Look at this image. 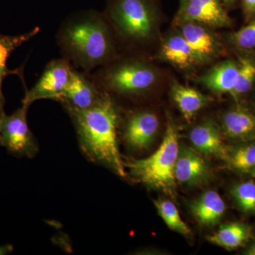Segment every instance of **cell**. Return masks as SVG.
<instances>
[{"instance_id": "1", "label": "cell", "mask_w": 255, "mask_h": 255, "mask_svg": "<svg viewBox=\"0 0 255 255\" xmlns=\"http://www.w3.org/2000/svg\"><path fill=\"white\" fill-rule=\"evenodd\" d=\"M113 28L105 14L88 10L72 14L57 32V44L64 59L90 75L115 59Z\"/></svg>"}, {"instance_id": "2", "label": "cell", "mask_w": 255, "mask_h": 255, "mask_svg": "<svg viewBox=\"0 0 255 255\" xmlns=\"http://www.w3.org/2000/svg\"><path fill=\"white\" fill-rule=\"evenodd\" d=\"M68 111L85 153L96 162L110 167L121 177L127 178L117 137L119 110L112 96L103 92L102 98L91 108Z\"/></svg>"}, {"instance_id": "3", "label": "cell", "mask_w": 255, "mask_h": 255, "mask_svg": "<svg viewBox=\"0 0 255 255\" xmlns=\"http://www.w3.org/2000/svg\"><path fill=\"white\" fill-rule=\"evenodd\" d=\"M178 139L177 127L168 116L165 134L159 148L147 158L124 163L138 182L174 199L177 195L174 170L179 148Z\"/></svg>"}, {"instance_id": "4", "label": "cell", "mask_w": 255, "mask_h": 255, "mask_svg": "<svg viewBox=\"0 0 255 255\" xmlns=\"http://www.w3.org/2000/svg\"><path fill=\"white\" fill-rule=\"evenodd\" d=\"M105 15L112 28L129 42L142 43L153 36L157 14L152 0H109Z\"/></svg>"}, {"instance_id": "5", "label": "cell", "mask_w": 255, "mask_h": 255, "mask_svg": "<svg viewBox=\"0 0 255 255\" xmlns=\"http://www.w3.org/2000/svg\"><path fill=\"white\" fill-rule=\"evenodd\" d=\"M101 91L135 95L150 90L157 80L150 66L138 60L112 62L87 75Z\"/></svg>"}, {"instance_id": "6", "label": "cell", "mask_w": 255, "mask_h": 255, "mask_svg": "<svg viewBox=\"0 0 255 255\" xmlns=\"http://www.w3.org/2000/svg\"><path fill=\"white\" fill-rule=\"evenodd\" d=\"M28 106L22 105L11 115L4 114L0 119L2 145L11 153L31 157L36 152L34 137L27 122Z\"/></svg>"}, {"instance_id": "7", "label": "cell", "mask_w": 255, "mask_h": 255, "mask_svg": "<svg viewBox=\"0 0 255 255\" xmlns=\"http://www.w3.org/2000/svg\"><path fill=\"white\" fill-rule=\"evenodd\" d=\"M73 67L68 60L60 58L46 65L41 78L30 90H26L22 105L29 107L39 100H59L68 85Z\"/></svg>"}, {"instance_id": "8", "label": "cell", "mask_w": 255, "mask_h": 255, "mask_svg": "<svg viewBox=\"0 0 255 255\" xmlns=\"http://www.w3.org/2000/svg\"><path fill=\"white\" fill-rule=\"evenodd\" d=\"M177 21H190L214 27H228L231 23L221 0H179Z\"/></svg>"}, {"instance_id": "9", "label": "cell", "mask_w": 255, "mask_h": 255, "mask_svg": "<svg viewBox=\"0 0 255 255\" xmlns=\"http://www.w3.org/2000/svg\"><path fill=\"white\" fill-rule=\"evenodd\" d=\"M103 95L91 78L73 68L66 88L59 100L67 110H85L91 108Z\"/></svg>"}, {"instance_id": "10", "label": "cell", "mask_w": 255, "mask_h": 255, "mask_svg": "<svg viewBox=\"0 0 255 255\" xmlns=\"http://www.w3.org/2000/svg\"><path fill=\"white\" fill-rule=\"evenodd\" d=\"M174 175L178 184L194 187L209 182L212 177V171L198 152L182 146L179 148Z\"/></svg>"}, {"instance_id": "11", "label": "cell", "mask_w": 255, "mask_h": 255, "mask_svg": "<svg viewBox=\"0 0 255 255\" xmlns=\"http://www.w3.org/2000/svg\"><path fill=\"white\" fill-rule=\"evenodd\" d=\"M159 127V119L152 112L142 111L132 114L126 124L124 140L131 148L144 150L155 140Z\"/></svg>"}, {"instance_id": "12", "label": "cell", "mask_w": 255, "mask_h": 255, "mask_svg": "<svg viewBox=\"0 0 255 255\" xmlns=\"http://www.w3.org/2000/svg\"><path fill=\"white\" fill-rule=\"evenodd\" d=\"M221 130L233 143L255 140V112L237 103L223 114Z\"/></svg>"}, {"instance_id": "13", "label": "cell", "mask_w": 255, "mask_h": 255, "mask_svg": "<svg viewBox=\"0 0 255 255\" xmlns=\"http://www.w3.org/2000/svg\"><path fill=\"white\" fill-rule=\"evenodd\" d=\"M179 33L195 51L200 63L212 59L221 52V45L214 34L201 23L177 21Z\"/></svg>"}, {"instance_id": "14", "label": "cell", "mask_w": 255, "mask_h": 255, "mask_svg": "<svg viewBox=\"0 0 255 255\" xmlns=\"http://www.w3.org/2000/svg\"><path fill=\"white\" fill-rule=\"evenodd\" d=\"M189 140L198 152L212 155L224 161L228 145L223 142L221 128L214 121L206 120L191 129Z\"/></svg>"}, {"instance_id": "15", "label": "cell", "mask_w": 255, "mask_h": 255, "mask_svg": "<svg viewBox=\"0 0 255 255\" xmlns=\"http://www.w3.org/2000/svg\"><path fill=\"white\" fill-rule=\"evenodd\" d=\"M189 209L199 224L205 227H213L222 219L226 206L219 193L210 190L191 201Z\"/></svg>"}, {"instance_id": "16", "label": "cell", "mask_w": 255, "mask_h": 255, "mask_svg": "<svg viewBox=\"0 0 255 255\" xmlns=\"http://www.w3.org/2000/svg\"><path fill=\"white\" fill-rule=\"evenodd\" d=\"M253 237V228L248 223L233 221L220 226L207 239L216 246L232 251L243 248Z\"/></svg>"}, {"instance_id": "17", "label": "cell", "mask_w": 255, "mask_h": 255, "mask_svg": "<svg viewBox=\"0 0 255 255\" xmlns=\"http://www.w3.org/2000/svg\"><path fill=\"white\" fill-rule=\"evenodd\" d=\"M238 78V62L226 60L203 75L199 82L216 93L230 95L237 84Z\"/></svg>"}, {"instance_id": "18", "label": "cell", "mask_w": 255, "mask_h": 255, "mask_svg": "<svg viewBox=\"0 0 255 255\" xmlns=\"http://www.w3.org/2000/svg\"><path fill=\"white\" fill-rule=\"evenodd\" d=\"M224 162L239 175L255 177V140L228 146Z\"/></svg>"}, {"instance_id": "19", "label": "cell", "mask_w": 255, "mask_h": 255, "mask_svg": "<svg viewBox=\"0 0 255 255\" xmlns=\"http://www.w3.org/2000/svg\"><path fill=\"white\" fill-rule=\"evenodd\" d=\"M162 58L180 68H188L201 63L190 45L180 34L172 35L164 41L160 50Z\"/></svg>"}, {"instance_id": "20", "label": "cell", "mask_w": 255, "mask_h": 255, "mask_svg": "<svg viewBox=\"0 0 255 255\" xmlns=\"http://www.w3.org/2000/svg\"><path fill=\"white\" fill-rule=\"evenodd\" d=\"M172 99L188 122L209 103L211 99L200 92L184 85L174 84L171 90Z\"/></svg>"}, {"instance_id": "21", "label": "cell", "mask_w": 255, "mask_h": 255, "mask_svg": "<svg viewBox=\"0 0 255 255\" xmlns=\"http://www.w3.org/2000/svg\"><path fill=\"white\" fill-rule=\"evenodd\" d=\"M40 31L41 28L36 26L30 31L15 36L0 33V78L4 79L8 75H16L23 80L21 73L23 69L10 70L6 65L7 60L15 50L36 36Z\"/></svg>"}, {"instance_id": "22", "label": "cell", "mask_w": 255, "mask_h": 255, "mask_svg": "<svg viewBox=\"0 0 255 255\" xmlns=\"http://www.w3.org/2000/svg\"><path fill=\"white\" fill-rule=\"evenodd\" d=\"M237 84L230 94L237 103L253 91L255 87V55L246 53L238 57Z\"/></svg>"}, {"instance_id": "23", "label": "cell", "mask_w": 255, "mask_h": 255, "mask_svg": "<svg viewBox=\"0 0 255 255\" xmlns=\"http://www.w3.org/2000/svg\"><path fill=\"white\" fill-rule=\"evenodd\" d=\"M237 209L245 216L255 217V181L247 179L233 184L230 189Z\"/></svg>"}, {"instance_id": "24", "label": "cell", "mask_w": 255, "mask_h": 255, "mask_svg": "<svg viewBox=\"0 0 255 255\" xmlns=\"http://www.w3.org/2000/svg\"><path fill=\"white\" fill-rule=\"evenodd\" d=\"M155 208L167 227L185 237H190L191 231L187 223L183 221L177 208L172 201L167 199L155 201Z\"/></svg>"}, {"instance_id": "25", "label": "cell", "mask_w": 255, "mask_h": 255, "mask_svg": "<svg viewBox=\"0 0 255 255\" xmlns=\"http://www.w3.org/2000/svg\"><path fill=\"white\" fill-rule=\"evenodd\" d=\"M228 36L230 43L243 53L255 55V16Z\"/></svg>"}, {"instance_id": "26", "label": "cell", "mask_w": 255, "mask_h": 255, "mask_svg": "<svg viewBox=\"0 0 255 255\" xmlns=\"http://www.w3.org/2000/svg\"><path fill=\"white\" fill-rule=\"evenodd\" d=\"M242 9L246 21L255 16V0H241Z\"/></svg>"}, {"instance_id": "27", "label": "cell", "mask_w": 255, "mask_h": 255, "mask_svg": "<svg viewBox=\"0 0 255 255\" xmlns=\"http://www.w3.org/2000/svg\"><path fill=\"white\" fill-rule=\"evenodd\" d=\"M241 255H255V237L251 238V241L242 248Z\"/></svg>"}, {"instance_id": "28", "label": "cell", "mask_w": 255, "mask_h": 255, "mask_svg": "<svg viewBox=\"0 0 255 255\" xmlns=\"http://www.w3.org/2000/svg\"><path fill=\"white\" fill-rule=\"evenodd\" d=\"M4 79L0 78V117L4 115V107L5 104V100L4 95L2 93V82Z\"/></svg>"}, {"instance_id": "29", "label": "cell", "mask_w": 255, "mask_h": 255, "mask_svg": "<svg viewBox=\"0 0 255 255\" xmlns=\"http://www.w3.org/2000/svg\"><path fill=\"white\" fill-rule=\"evenodd\" d=\"M13 247L10 245H6V246H0V255H4L9 254L12 251Z\"/></svg>"}, {"instance_id": "30", "label": "cell", "mask_w": 255, "mask_h": 255, "mask_svg": "<svg viewBox=\"0 0 255 255\" xmlns=\"http://www.w3.org/2000/svg\"><path fill=\"white\" fill-rule=\"evenodd\" d=\"M237 1L238 0H221L224 6L228 7H231L233 5L236 4Z\"/></svg>"}, {"instance_id": "31", "label": "cell", "mask_w": 255, "mask_h": 255, "mask_svg": "<svg viewBox=\"0 0 255 255\" xmlns=\"http://www.w3.org/2000/svg\"><path fill=\"white\" fill-rule=\"evenodd\" d=\"M253 107H254L255 112V96L254 97V98H253Z\"/></svg>"}, {"instance_id": "32", "label": "cell", "mask_w": 255, "mask_h": 255, "mask_svg": "<svg viewBox=\"0 0 255 255\" xmlns=\"http://www.w3.org/2000/svg\"><path fill=\"white\" fill-rule=\"evenodd\" d=\"M3 117V116H2ZM1 117H0V119H1ZM0 145H2V142H1V135H0Z\"/></svg>"}, {"instance_id": "33", "label": "cell", "mask_w": 255, "mask_h": 255, "mask_svg": "<svg viewBox=\"0 0 255 255\" xmlns=\"http://www.w3.org/2000/svg\"><path fill=\"white\" fill-rule=\"evenodd\" d=\"M253 179H255V177L254 178H253Z\"/></svg>"}]
</instances>
